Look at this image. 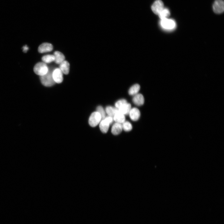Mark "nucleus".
<instances>
[{"label": "nucleus", "mask_w": 224, "mask_h": 224, "mask_svg": "<svg viewBox=\"0 0 224 224\" xmlns=\"http://www.w3.org/2000/svg\"><path fill=\"white\" fill-rule=\"evenodd\" d=\"M33 70L36 74L40 76L47 74L49 68L46 64L43 62H40L36 64Z\"/></svg>", "instance_id": "nucleus-2"}, {"label": "nucleus", "mask_w": 224, "mask_h": 224, "mask_svg": "<svg viewBox=\"0 0 224 224\" xmlns=\"http://www.w3.org/2000/svg\"><path fill=\"white\" fill-rule=\"evenodd\" d=\"M110 123L106 119H104L100 122L99 126L100 130L103 133H106L109 130Z\"/></svg>", "instance_id": "nucleus-11"}, {"label": "nucleus", "mask_w": 224, "mask_h": 224, "mask_svg": "<svg viewBox=\"0 0 224 224\" xmlns=\"http://www.w3.org/2000/svg\"><path fill=\"white\" fill-rule=\"evenodd\" d=\"M122 129V126L121 124L116 123L112 126V133L114 135H118L121 133Z\"/></svg>", "instance_id": "nucleus-12"}, {"label": "nucleus", "mask_w": 224, "mask_h": 224, "mask_svg": "<svg viewBox=\"0 0 224 224\" xmlns=\"http://www.w3.org/2000/svg\"><path fill=\"white\" fill-rule=\"evenodd\" d=\"M55 57L54 55H48L43 56L42 58V60L43 62L46 63H50L54 61Z\"/></svg>", "instance_id": "nucleus-19"}, {"label": "nucleus", "mask_w": 224, "mask_h": 224, "mask_svg": "<svg viewBox=\"0 0 224 224\" xmlns=\"http://www.w3.org/2000/svg\"><path fill=\"white\" fill-rule=\"evenodd\" d=\"M105 119H106L110 123V124L113 122V118L112 116H109L105 117Z\"/></svg>", "instance_id": "nucleus-24"}, {"label": "nucleus", "mask_w": 224, "mask_h": 224, "mask_svg": "<svg viewBox=\"0 0 224 224\" xmlns=\"http://www.w3.org/2000/svg\"><path fill=\"white\" fill-rule=\"evenodd\" d=\"M53 49L52 45L49 43H44L40 46L38 48V51L40 53L49 52Z\"/></svg>", "instance_id": "nucleus-8"}, {"label": "nucleus", "mask_w": 224, "mask_h": 224, "mask_svg": "<svg viewBox=\"0 0 224 224\" xmlns=\"http://www.w3.org/2000/svg\"><path fill=\"white\" fill-rule=\"evenodd\" d=\"M129 114L131 120L134 121L138 120L140 115L139 110L136 108L131 109Z\"/></svg>", "instance_id": "nucleus-9"}, {"label": "nucleus", "mask_w": 224, "mask_h": 224, "mask_svg": "<svg viewBox=\"0 0 224 224\" xmlns=\"http://www.w3.org/2000/svg\"><path fill=\"white\" fill-rule=\"evenodd\" d=\"M140 89V86L136 84L132 86L129 90V94L130 95H135L138 93Z\"/></svg>", "instance_id": "nucleus-17"}, {"label": "nucleus", "mask_w": 224, "mask_h": 224, "mask_svg": "<svg viewBox=\"0 0 224 224\" xmlns=\"http://www.w3.org/2000/svg\"><path fill=\"white\" fill-rule=\"evenodd\" d=\"M127 101L125 99H122L119 100L115 103V107L118 109H119L121 106L124 104L127 103Z\"/></svg>", "instance_id": "nucleus-23"}, {"label": "nucleus", "mask_w": 224, "mask_h": 224, "mask_svg": "<svg viewBox=\"0 0 224 224\" xmlns=\"http://www.w3.org/2000/svg\"><path fill=\"white\" fill-rule=\"evenodd\" d=\"M106 111L109 116L112 117L114 116L115 114L119 112L118 109L111 106L107 107L106 109Z\"/></svg>", "instance_id": "nucleus-18"}, {"label": "nucleus", "mask_w": 224, "mask_h": 224, "mask_svg": "<svg viewBox=\"0 0 224 224\" xmlns=\"http://www.w3.org/2000/svg\"><path fill=\"white\" fill-rule=\"evenodd\" d=\"M97 112H98L101 115L102 120L104 119L106 117V114L103 108L101 106H99L97 108Z\"/></svg>", "instance_id": "nucleus-22"}, {"label": "nucleus", "mask_w": 224, "mask_h": 224, "mask_svg": "<svg viewBox=\"0 0 224 224\" xmlns=\"http://www.w3.org/2000/svg\"><path fill=\"white\" fill-rule=\"evenodd\" d=\"M54 70L49 69L48 71L46 74L40 76L42 84L46 87H51L54 85L56 83L52 76V72Z\"/></svg>", "instance_id": "nucleus-1"}, {"label": "nucleus", "mask_w": 224, "mask_h": 224, "mask_svg": "<svg viewBox=\"0 0 224 224\" xmlns=\"http://www.w3.org/2000/svg\"><path fill=\"white\" fill-rule=\"evenodd\" d=\"M213 9L214 12L217 14L223 12L224 10V4L222 0H216L213 5Z\"/></svg>", "instance_id": "nucleus-7"}, {"label": "nucleus", "mask_w": 224, "mask_h": 224, "mask_svg": "<svg viewBox=\"0 0 224 224\" xmlns=\"http://www.w3.org/2000/svg\"><path fill=\"white\" fill-rule=\"evenodd\" d=\"M70 64L66 60H64L60 64L59 69L65 74H68L70 71Z\"/></svg>", "instance_id": "nucleus-10"}, {"label": "nucleus", "mask_w": 224, "mask_h": 224, "mask_svg": "<svg viewBox=\"0 0 224 224\" xmlns=\"http://www.w3.org/2000/svg\"><path fill=\"white\" fill-rule=\"evenodd\" d=\"M52 76L56 83L60 84L63 81V73L59 68H56L53 70Z\"/></svg>", "instance_id": "nucleus-6"}, {"label": "nucleus", "mask_w": 224, "mask_h": 224, "mask_svg": "<svg viewBox=\"0 0 224 224\" xmlns=\"http://www.w3.org/2000/svg\"><path fill=\"white\" fill-rule=\"evenodd\" d=\"M113 119L116 123L121 124L125 122L126 118L125 115L119 112L115 115Z\"/></svg>", "instance_id": "nucleus-16"}, {"label": "nucleus", "mask_w": 224, "mask_h": 224, "mask_svg": "<svg viewBox=\"0 0 224 224\" xmlns=\"http://www.w3.org/2000/svg\"><path fill=\"white\" fill-rule=\"evenodd\" d=\"M170 15V11L168 9L166 8H164L158 15L161 20L167 18Z\"/></svg>", "instance_id": "nucleus-20"}, {"label": "nucleus", "mask_w": 224, "mask_h": 224, "mask_svg": "<svg viewBox=\"0 0 224 224\" xmlns=\"http://www.w3.org/2000/svg\"><path fill=\"white\" fill-rule=\"evenodd\" d=\"M160 24L162 28L167 31L174 30L176 26V23L174 20L167 18L161 19Z\"/></svg>", "instance_id": "nucleus-3"}, {"label": "nucleus", "mask_w": 224, "mask_h": 224, "mask_svg": "<svg viewBox=\"0 0 224 224\" xmlns=\"http://www.w3.org/2000/svg\"><path fill=\"white\" fill-rule=\"evenodd\" d=\"M54 55L55 58L54 62L57 64H60L65 60V57L64 55L60 52H55Z\"/></svg>", "instance_id": "nucleus-15"}, {"label": "nucleus", "mask_w": 224, "mask_h": 224, "mask_svg": "<svg viewBox=\"0 0 224 224\" xmlns=\"http://www.w3.org/2000/svg\"><path fill=\"white\" fill-rule=\"evenodd\" d=\"M102 120L100 114L97 112L92 113L89 118V125L92 127H95Z\"/></svg>", "instance_id": "nucleus-4"}, {"label": "nucleus", "mask_w": 224, "mask_h": 224, "mask_svg": "<svg viewBox=\"0 0 224 224\" xmlns=\"http://www.w3.org/2000/svg\"><path fill=\"white\" fill-rule=\"evenodd\" d=\"M134 103L138 106L143 105L144 102V99L143 96L141 94H137L135 95L133 99Z\"/></svg>", "instance_id": "nucleus-13"}, {"label": "nucleus", "mask_w": 224, "mask_h": 224, "mask_svg": "<svg viewBox=\"0 0 224 224\" xmlns=\"http://www.w3.org/2000/svg\"><path fill=\"white\" fill-rule=\"evenodd\" d=\"M118 109L120 112L123 115H128L131 109V104L127 103L124 104Z\"/></svg>", "instance_id": "nucleus-14"}, {"label": "nucleus", "mask_w": 224, "mask_h": 224, "mask_svg": "<svg viewBox=\"0 0 224 224\" xmlns=\"http://www.w3.org/2000/svg\"><path fill=\"white\" fill-rule=\"evenodd\" d=\"M123 123L122 128L125 131L128 132L132 129V125L129 122H125Z\"/></svg>", "instance_id": "nucleus-21"}, {"label": "nucleus", "mask_w": 224, "mask_h": 224, "mask_svg": "<svg viewBox=\"0 0 224 224\" xmlns=\"http://www.w3.org/2000/svg\"><path fill=\"white\" fill-rule=\"evenodd\" d=\"M151 9L154 14L158 15L164 9V3L161 0H157L152 5Z\"/></svg>", "instance_id": "nucleus-5"}, {"label": "nucleus", "mask_w": 224, "mask_h": 224, "mask_svg": "<svg viewBox=\"0 0 224 224\" xmlns=\"http://www.w3.org/2000/svg\"><path fill=\"white\" fill-rule=\"evenodd\" d=\"M22 48L23 51L25 53L27 52L29 49V47L27 45L25 46L22 47Z\"/></svg>", "instance_id": "nucleus-25"}]
</instances>
